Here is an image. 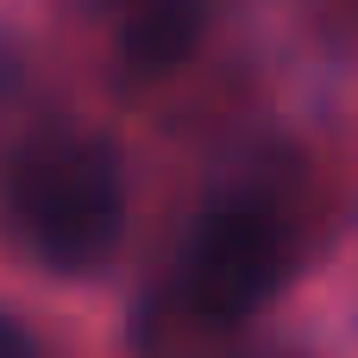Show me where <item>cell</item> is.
<instances>
[{
    "mask_svg": "<svg viewBox=\"0 0 358 358\" xmlns=\"http://www.w3.org/2000/svg\"><path fill=\"white\" fill-rule=\"evenodd\" d=\"M6 220L38 264L63 277L101 271L126 233V182L113 145L76 126L38 132L6 170Z\"/></svg>",
    "mask_w": 358,
    "mask_h": 358,
    "instance_id": "cell-1",
    "label": "cell"
},
{
    "mask_svg": "<svg viewBox=\"0 0 358 358\" xmlns=\"http://www.w3.org/2000/svg\"><path fill=\"white\" fill-rule=\"evenodd\" d=\"M0 358H38L31 334H25L19 321H6V315H0Z\"/></svg>",
    "mask_w": 358,
    "mask_h": 358,
    "instance_id": "cell-4",
    "label": "cell"
},
{
    "mask_svg": "<svg viewBox=\"0 0 358 358\" xmlns=\"http://www.w3.org/2000/svg\"><path fill=\"white\" fill-rule=\"evenodd\" d=\"M208 0H132L126 25H120V50L132 69H176L195 57V44L208 38Z\"/></svg>",
    "mask_w": 358,
    "mask_h": 358,
    "instance_id": "cell-3",
    "label": "cell"
},
{
    "mask_svg": "<svg viewBox=\"0 0 358 358\" xmlns=\"http://www.w3.org/2000/svg\"><path fill=\"white\" fill-rule=\"evenodd\" d=\"M296 220L271 195H239L208 208L176 258V308L201 327H239L296 271Z\"/></svg>",
    "mask_w": 358,
    "mask_h": 358,
    "instance_id": "cell-2",
    "label": "cell"
},
{
    "mask_svg": "<svg viewBox=\"0 0 358 358\" xmlns=\"http://www.w3.org/2000/svg\"><path fill=\"white\" fill-rule=\"evenodd\" d=\"M271 358H308V352H271Z\"/></svg>",
    "mask_w": 358,
    "mask_h": 358,
    "instance_id": "cell-5",
    "label": "cell"
}]
</instances>
